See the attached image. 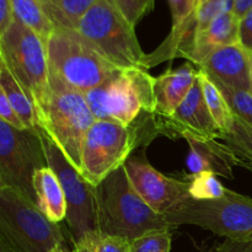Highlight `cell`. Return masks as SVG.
Returning <instances> with one entry per match:
<instances>
[{"instance_id": "1", "label": "cell", "mask_w": 252, "mask_h": 252, "mask_svg": "<svg viewBox=\"0 0 252 252\" xmlns=\"http://www.w3.org/2000/svg\"><path fill=\"white\" fill-rule=\"evenodd\" d=\"M160 134L157 113L143 112L133 125L95 121L81 147L80 174L94 186L120 169L133 150Z\"/></svg>"}, {"instance_id": "2", "label": "cell", "mask_w": 252, "mask_h": 252, "mask_svg": "<svg viewBox=\"0 0 252 252\" xmlns=\"http://www.w3.org/2000/svg\"><path fill=\"white\" fill-rule=\"evenodd\" d=\"M98 231L134 240L154 231L171 230L164 214L155 212L132 186L125 165L96 186Z\"/></svg>"}, {"instance_id": "3", "label": "cell", "mask_w": 252, "mask_h": 252, "mask_svg": "<svg viewBox=\"0 0 252 252\" xmlns=\"http://www.w3.org/2000/svg\"><path fill=\"white\" fill-rule=\"evenodd\" d=\"M36 108L39 128L80 171L83 142L96 121L85 94L73 89L49 71L48 91Z\"/></svg>"}, {"instance_id": "4", "label": "cell", "mask_w": 252, "mask_h": 252, "mask_svg": "<svg viewBox=\"0 0 252 252\" xmlns=\"http://www.w3.org/2000/svg\"><path fill=\"white\" fill-rule=\"evenodd\" d=\"M155 78L147 69H120L101 85L85 93L96 121L130 126L143 112H157Z\"/></svg>"}, {"instance_id": "5", "label": "cell", "mask_w": 252, "mask_h": 252, "mask_svg": "<svg viewBox=\"0 0 252 252\" xmlns=\"http://www.w3.org/2000/svg\"><path fill=\"white\" fill-rule=\"evenodd\" d=\"M49 71L85 94L117 70L78 30L54 27L46 43Z\"/></svg>"}, {"instance_id": "6", "label": "cell", "mask_w": 252, "mask_h": 252, "mask_svg": "<svg viewBox=\"0 0 252 252\" xmlns=\"http://www.w3.org/2000/svg\"><path fill=\"white\" fill-rule=\"evenodd\" d=\"M164 216L172 228L196 225L221 238L252 241V198L229 189L216 199H186Z\"/></svg>"}, {"instance_id": "7", "label": "cell", "mask_w": 252, "mask_h": 252, "mask_svg": "<svg viewBox=\"0 0 252 252\" xmlns=\"http://www.w3.org/2000/svg\"><path fill=\"white\" fill-rule=\"evenodd\" d=\"M134 29L112 0H97L76 30L116 68L147 69Z\"/></svg>"}, {"instance_id": "8", "label": "cell", "mask_w": 252, "mask_h": 252, "mask_svg": "<svg viewBox=\"0 0 252 252\" xmlns=\"http://www.w3.org/2000/svg\"><path fill=\"white\" fill-rule=\"evenodd\" d=\"M0 235L19 252H51L64 243L61 225L9 186H0Z\"/></svg>"}, {"instance_id": "9", "label": "cell", "mask_w": 252, "mask_h": 252, "mask_svg": "<svg viewBox=\"0 0 252 252\" xmlns=\"http://www.w3.org/2000/svg\"><path fill=\"white\" fill-rule=\"evenodd\" d=\"M0 62L37 107L49 88L48 57L41 37L15 19L0 34Z\"/></svg>"}, {"instance_id": "10", "label": "cell", "mask_w": 252, "mask_h": 252, "mask_svg": "<svg viewBox=\"0 0 252 252\" xmlns=\"http://www.w3.org/2000/svg\"><path fill=\"white\" fill-rule=\"evenodd\" d=\"M48 166L58 177L66 199V224L74 244L97 233L96 186L88 181L69 161L49 135L39 128Z\"/></svg>"}, {"instance_id": "11", "label": "cell", "mask_w": 252, "mask_h": 252, "mask_svg": "<svg viewBox=\"0 0 252 252\" xmlns=\"http://www.w3.org/2000/svg\"><path fill=\"white\" fill-rule=\"evenodd\" d=\"M48 166L38 132L16 129L0 121V186H9L36 202L33 176Z\"/></svg>"}, {"instance_id": "12", "label": "cell", "mask_w": 252, "mask_h": 252, "mask_svg": "<svg viewBox=\"0 0 252 252\" xmlns=\"http://www.w3.org/2000/svg\"><path fill=\"white\" fill-rule=\"evenodd\" d=\"M129 181L140 197L160 214H165L191 198L186 180L161 174L149 164L144 155H132L125 164Z\"/></svg>"}, {"instance_id": "13", "label": "cell", "mask_w": 252, "mask_h": 252, "mask_svg": "<svg viewBox=\"0 0 252 252\" xmlns=\"http://www.w3.org/2000/svg\"><path fill=\"white\" fill-rule=\"evenodd\" d=\"M157 116L160 134L169 138L208 140L216 139L220 134L207 107L199 74L189 95L171 117Z\"/></svg>"}, {"instance_id": "14", "label": "cell", "mask_w": 252, "mask_h": 252, "mask_svg": "<svg viewBox=\"0 0 252 252\" xmlns=\"http://www.w3.org/2000/svg\"><path fill=\"white\" fill-rule=\"evenodd\" d=\"M198 69L230 88L251 93V57L239 43L212 51Z\"/></svg>"}, {"instance_id": "15", "label": "cell", "mask_w": 252, "mask_h": 252, "mask_svg": "<svg viewBox=\"0 0 252 252\" xmlns=\"http://www.w3.org/2000/svg\"><path fill=\"white\" fill-rule=\"evenodd\" d=\"M189 153L187 155V167L191 174L212 172L217 176L234 179L233 166H236V157L224 142L216 138L197 140L187 138Z\"/></svg>"}, {"instance_id": "16", "label": "cell", "mask_w": 252, "mask_h": 252, "mask_svg": "<svg viewBox=\"0 0 252 252\" xmlns=\"http://www.w3.org/2000/svg\"><path fill=\"white\" fill-rule=\"evenodd\" d=\"M198 74V68L186 63L177 69H169L155 78V113L161 117H171L189 95Z\"/></svg>"}, {"instance_id": "17", "label": "cell", "mask_w": 252, "mask_h": 252, "mask_svg": "<svg viewBox=\"0 0 252 252\" xmlns=\"http://www.w3.org/2000/svg\"><path fill=\"white\" fill-rule=\"evenodd\" d=\"M239 22L240 20L233 11L219 15L207 30L196 37L193 51L189 61L199 66L216 48L239 43Z\"/></svg>"}, {"instance_id": "18", "label": "cell", "mask_w": 252, "mask_h": 252, "mask_svg": "<svg viewBox=\"0 0 252 252\" xmlns=\"http://www.w3.org/2000/svg\"><path fill=\"white\" fill-rule=\"evenodd\" d=\"M34 194L38 208L51 219L59 224L66 218V199L58 177L49 166L34 172Z\"/></svg>"}, {"instance_id": "19", "label": "cell", "mask_w": 252, "mask_h": 252, "mask_svg": "<svg viewBox=\"0 0 252 252\" xmlns=\"http://www.w3.org/2000/svg\"><path fill=\"white\" fill-rule=\"evenodd\" d=\"M0 90L5 94L7 101L22 121L26 129L38 132V116L33 101L29 97L6 65L1 62H0Z\"/></svg>"}, {"instance_id": "20", "label": "cell", "mask_w": 252, "mask_h": 252, "mask_svg": "<svg viewBox=\"0 0 252 252\" xmlns=\"http://www.w3.org/2000/svg\"><path fill=\"white\" fill-rule=\"evenodd\" d=\"M56 27L76 30L84 15L97 0H39Z\"/></svg>"}, {"instance_id": "21", "label": "cell", "mask_w": 252, "mask_h": 252, "mask_svg": "<svg viewBox=\"0 0 252 252\" xmlns=\"http://www.w3.org/2000/svg\"><path fill=\"white\" fill-rule=\"evenodd\" d=\"M15 19L36 32L42 41L47 43L54 30L53 22L49 20L39 0H11Z\"/></svg>"}, {"instance_id": "22", "label": "cell", "mask_w": 252, "mask_h": 252, "mask_svg": "<svg viewBox=\"0 0 252 252\" xmlns=\"http://www.w3.org/2000/svg\"><path fill=\"white\" fill-rule=\"evenodd\" d=\"M234 152L236 166H241L252 172V127L234 116L233 125L225 133L218 137Z\"/></svg>"}, {"instance_id": "23", "label": "cell", "mask_w": 252, "mask_h": 252, "mask_svg": "<svg viewBox=\"0 0 252 252\" xmlns=\"http://www.w3.org/2000/svg\"><path fill=\"white\" fill-rule=\"evenodd\" d=\"M199 78H201L202 90H203L204 100H206L207 107L218 127L219 132L225 133L230 129L234 121V115L229 108L225 98L221 95L220 90L216 86V84L209 79L204 71L199 70Z\"/></svg>"}, {"instance_id": "24", "label": "cell", "mask_w": 252, "mask_h": 252, "mask_svg": "<svg viewBox=\"0 0 252 252\" xmlns=\"http://www.w3.org/2000/svg\"><path fill=\"white\" fill-rule=\"evenodd\" d=\"M167 2L171 10L172 27L165 42L174 46L196 25L199 0H167Z\"/></svg>"}, {"instance_id": "25", "label": "cell", "mask_w": 252, "mask_h": 252, "mask_svg": "<svg viewBox=\"0 0 252 252\" xmlns=\"http://www.w3.org/2000/svg\"><path fill=\"white\" fill-rule=\"evenodd\" d=\"M209 79L220 90L221 95L225 98L233 115L240 121H243L244 123L252 127V93L230 88V86L220 83V81L212 78V76H209Z\"/></svg>"}, {"instance_id": "26", "label": "cell", "mask_w": 252, "mask_h": 252, "mask_svg": "<svg viewBox=\"0 0 252 252\" xmlns=\"http://www.w3.org/2000/svg\"><path fill=\"white\" fill-rule=\"evenodd\" d=\"M184 179L189 184L191 198L198 199V201L219 198L223 196L226 189L217 179V175L212 172L186 175Z\"/></svg>"}, {"instance_id": "27", "label": "cell", "mask_w": 252, "mask_h": 252, "mask_svg": "<svg viewBox=\"0 0 252 252\" xmlns=\"http://www.w3.org/2000/svg\"><path fill=\"white\" fill-rule=\"evenodd\" d=\"M234 0H203L198 2L196 11L197 36L207 30L214 19L224 12L233 11ZM196 36V37H197Z\"/></svg>"}, {"instance_id": "28", "label": "cell", "mask_w": 252, "mask_h": 252, "mask_svg": "<svg viewBox=\"0 0 252 252\" xmlns=\"http://www.w3.org/2000/svg\"><path fill=\"white\" fill-rule=\"evenodd\" d=\"M171 230L154 231L130 241V252H170Z\"/></svg>"}, {"instance_id": "29", "label": "cell", "mask_w": 252, "mask_h": 252, "mask_svg": "<svg viewBox=\"0 0 252 252\" xmlns=\"http://www.w3.org/2000/svg\"><path fill=\"white\" fill-rule=\"evenodd\" d=\"M126 19L137 26L138 22L153 10L155 0H112Z\"/></svg>"}, {"instance_id": "30", "label": "cell", "mask_w": 252, "mask_h": 252, "mask_svg": "<svg viewBox=\"0 0 252 252\" xmlns=\"http://www.w3.org/2000/svg\"><path fill=\"white\" fill-rule=\"evenodd\" d=\"M95 252H130V240L121 236L101 234L100 231L88 236Z\"/></svg>"}, {"instance_id": "31", "label": "cell", "mask_w": 252, "mask_h": 252, "mask_svg": "<svg viewBox=\"0 0 252 252\" xmlns=\"http://www.w3.org/2000/svg\"><path fill=\"white\" fill-rule=\"evenodd\" d=\"M0 121L7 123L11 127L16 128V129H26L25 125L22 123V121L20 120V117L17 116V113L15 112V110L12 108V106L10 105V102L7 101L5 94L0 90Z\"/></svg>"}, {"instance_id": "32", "label": "cell", "mask_w": 252, "mask_h": 252, "mask_svg": "<svg viewBox=\"0 0 252 252\" xmlns=\"http://www.w3.org/2000/svg\"><path fill=\"white\" fill-rule=\"evenodd\" d=\"M239 44L252 56V9L239 22Z\"/></svg>"}, {"instance_id": "33", "label": "cell", "mask_w": 252, "mask_h": 252, "mask_svg": "<svg viewBox=\"0 0 252 252\" xmlns=\"http://www.w3.org/2000/svg\"><path fill=\"white\" fill-rule=\"evenodd\" d=\"M202 252H252V241H236L225 239L221 243L214 244Z\"/></svg>"}, {"instance_id": "34", "label": "cell", "mask_w": 252, "mask_h": 252, "mask_svg": "<svg viewBox=\"0 0 252 252\" xmlns=\"http://www.w3.org/2000/svg\"><path fill=\"white\" fill-rule=\"evenodd\" d=\"M15 20L11 0H0V34L6 31L7 27Z\"/></svg>"}, {"instance_id": "35", "label": "cell", "mask_w": 252, "mask_h": 252, "mask_svg": "<svg viewBox=\"0 0 252 252\" xmlns=\"http://www.w3.org/2000/svg\"><path fill=\"white\" fill-rule=\"evenodd\" d=\"M252 9V0H234L233 12L239 20L243 19Z\"/></svg>"}, {"instance_id": "36", "label": "cell", "mask_w": 252, "mask_h": 252, "mask_svg": "<svg viewBox=\"0 0 252 252\" xmlns=\"http://www.w3.org/2000/svg\"><path fill=\"white\" fill-rule=\"evenodd\" d=\"M73 252H95L91 245V241L89 240V238L83 239L81 241H79L78 244H74V250Z\"/></svg>"}, {"instance_id": "37", "label": "cell", "mask_w": 252, "mask_h": 252, "mask_svg": "<svg viewBox=\"0 0 252 252\" xmlns=\"http://www.w3.org/2000/svg\"><path fill=\"white\" fill-rule=\"evenodd\" d=\"M0 252H19L4 236L0 235Z\"/></svg>"}, {"instance_id": "38", "label": "cell", "mask_w": 252, "mask_h": 252, "mask_svg": "<svg viewBox=\"0 0 252 252\" xmlns=\"http://www.w3.org/2000/svg\"><path fill=\"white\" fill-rule=\"evenodd\" d=\"M51 252H65V251H64V249L62 248V246H58V248H56L54 250H52Z\"/></svg>"}, {"instance_id": "39", "label": "cell", "mask_w": 252, "mask_h": 252, "mask_svg": "<svg viewBox=\"0 0 252 252\" xmlns=\"http://www.w3.org/2000/svg\"><path fill=\"white\" fill-rule=\"evenodd\" d=\"M251 57V74H250V81H251V93H252V56Z\"/></svg>"}, {"instance_id": "40", "label": "cell", "mask_w": 252, "mask_h": 252, "mask_svg": "<svg viewBox=\"0 0 252 252\" xmlns=\"http://www.w3.org/2000/svg\"><path fill=\"white\" fill-rule=\"evenodd\" d=\"M199 1H203V0H199Z\"/></svg>"}]
</instances>
